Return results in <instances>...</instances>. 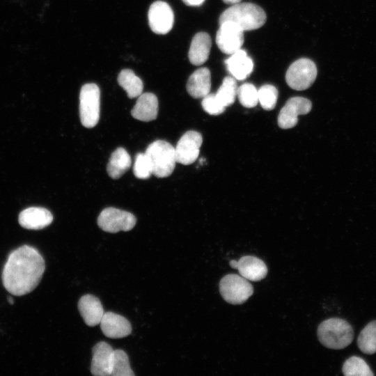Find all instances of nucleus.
Listing matches in <instances>:
<instances>
[{
    "label": "nucleus",
    "mask_w": 376,
    "mask_h": 376,
    "mask_svg": "<svg viewBox=\"0 0 376 376\" xmlns=\"http://www.w3.org/2000/svg\"><path fill=\"white\" fill-rule=\"evenodd\" d=\"M45 269V260L34 247L23 245L8 256L2 272V281L11 295L22 296L40 283Z\"/></svg>",
    "instance_id": "obj_1"
},
{
    "label": "nucleus",
    "mask_w": 376,
    "mask_h": 376,
    "mask_svg": "<svg viewBox=\"0 0 376 376\" xmlns=\"http://www.w3.org/2000/svg\"><path fill=\"white\" fill-rule=\"evenodd\" d=\"M267 16L264 10L252 3H237L225 10L219 18V24L232 22L244 31L260 28Z\"/></svg>",
    "instance_id": "obj_2"
},
{
    "label": "nucleus",
    "mask_w": 376,
    "mask_h": 376,
    "mask_svg": "<svg viewBox=\"0 0 376 376\" xmlns=\"http://www.w3.org/2000/svg\"><path fill=\"white\" fill-rule=\"evenodd\" d=\"M320 342L326 347L340 350L348 346L353 340L354 331L346 320L332 318L322 322L318 328Z\"/></svg>",
    "instance_id": "obj_3"
},
{
    "label": "nucleus",
    "mask_w": 376,
    "mask_h": 376,
    "mask_svg": "<svg viewBox=\"0 0 376 376\" xmlns=\"http://www.w3.org/2000/svg\"><path fill=\"white\" fill-rule=\"evenodd\" d=\"M145 153L155 176L166 178L173 173L177 162L175 148L171 143L162 140L155 141L148 146Z\"/></svg>",
    "instance_id": "obj_4"
},
{
    "label": "nucleus",
    "mask_w": 376,
    "mask_h": 376,
    "mask_svg": "<svg viewBox=\"0 0 376 376\" xmlns=\"http://www.w3.org/2000/svg\"><path fill=\"white\" fill-rule=\"evenodd\" d=\"M100 91L93 83L84 84L79 94V116L81 124L87 127H95L100 119Z\"/></svg>",
    "instance_id": "obj_5"
},
{
    "label": "nucleus",
    "mask_w": 376,
    "mask_h": 376,
    "mask_svg": "<svg viewBox=\"0 0 376 376\" xmlns=\"http://www.w3.org/2000/svg\"><path fill=\"white\" fill-rule=\"evenodd\" d=\"M219 292L226 301L237 305L244 303L253 295V288L241 275L230 274L221 279Z\"/></svg>",
    "instance_id": "obj_6"
},
{
    "label": "nucleus",
    "mask_w": 376,
    "mask_h": 376,
    "mask_svg": "<svg viewBox=\"0 0 376 376\" xmlns=\"http://www.w3.org/2000/svg\"><path fill=\"white\" fill-rule=\"evenodd\" d=\"M317 68L313 61L302 58L293 62L285 74V81L292 89L303 91L308 88L317 77Z\"/></svg>",
    "instance_id": "obj_7"
},
{
    "label": "nucleus",
    "mask_w": 376,
    "mask_h": 376,
    "mask_svg": "<svg viewBox=\"0 0 376 376\" xmlns=\"http://www.w3.org/2000/svg\"><path fill=\"white\" fill-rule=\"evenodd\" d=\"M136 219L132 213L115 207L104 209L97 218V225L104 231L116 233L132 229Z\"/></svg>",
    "instance_id": "obj_8"
},
{
    "label": "nucleus",
    "mask_w": 376,
    "mask_h": 376,
    "mask_svg": "<svg viewBox=\"0 0 376 376\" xmlns=\"http://www.w3.org/2000/svg\"><path fill=\"white\" fill-rule=\"evenodd\" d=\"M216 43L223 53L231 55L241 49L244 43V31L232 22H224L219 24Z\"/></svg>",
    "instance_id": "obj_9"
},
{
    "label": "nucleus",
    "mask_w": 376,
    "mask_h": 376,
    "mask_svg": "<svg viewBox=\"0 0 376 376\" xmlns=\"http://www.w3.org/2000/svg\"><path fill=\"white\" fill-rule=\"evenodd\" d=\"M148 17L150 28L157 34H166L173 28L174 14L166 2L157 1L152 3L150 6Z\"/></svg>",
    "instance_id": "obj_10"
},
{
    "label": "nucleus",
    "mask_w": 376,
    "mask_h": 376,
    "mask_svg": "<svg viewBox=\"0 0 376 376\" xmlns=\"http://www.w3.org/2000/svg\"><path fill=\"white\" fill-rule=\"evenodd\" d=\"M202 142L199 132L194 130L185 132L175 147L176 162L184 165L194 163L199 155Z\"/></svg>",
    "instance_id": "obj_11"
},
{
    "label": "nucleus",
    "mask_w": 376,
    "mask_h": 376,
    "mask_svg": "<svg viewBox=\"0 0 376 376\" xmlns=\"http://www.w3.org/2000/svg\"><path fill=\"white\" fill-rule=\"evenodd\" d=\"M311 108V102L307 98L303 97L290 98L279 112V126L282 129L295 127L298 122V116L307 114Z\"/></svg>",
    "instance_id": "obj_12"
},
{
    "label": "nucleus",
    "mask_w": 376,
    "mask_h": 376,
    "mask_svg": "<svg viewBox=\"0 0 376 376\" xmlns=\"http://www.w3.org/2000/svg\"><path fill=\"white\" fill-rule=\"evenodd\" d=\"M112 347L106 342L97 343L93 347L91 372L95 376H110L111 360L113 353Z\"/></svg>",
    "instance_id": "obj_13"
},
{
    "label": "nucleus",
    "mask_w": 376,
    "mask_h": 376,
    "mask_svg": "<svg viewBox=\"0 0 376 376\" xmlns=\"http://www.w3.org/2000/svg\"><path fill=\"white\" fill-rule=\"evenodd\" d=\"M100 324L103 334L111 338H124L132 332L128 320L113 312L104 313Z\"/></svg>",
    "instance_id": "obj_14"
},
{
    "label": "nucleus",
    "mask_w": 376,
    "mask_h": 376,
    "mask_svg": "<svg viewBox=\"0 0 376 376\" xmlns=\"http://www.w3.org/2000/svg\"><path fill=\"white\" fill-rule=\"evenodd\" d=\"M53 221L52 213L40 207H31L22 210L18 217L20 226L29 230H40L49 226Z\"/></svg>",
    "instance_id": "obj_15"
},
{
    "label": "nucleus",
    "mask_w": 376,
    "mask_h": 376,
    "mask_svg": "<svg viewBox=\"0 0 376 376\" xmlns=\"http://www.w3.org/2000/svg\"><path fill=\"white\" fill-rule=\"evenodd\" d=\"M78 309L85 323L90 327L99 324L104 313L100 299L89 294L79 299Z\"/></svg>",
    "instance_id": "obj_16"
},
{
    "label": "nucleus",
    "mask_w": 376,
    "mask_h": 376,
    "mask_svg": "<svg viewBox=\"0 0 376 376\" xmlns=\"http://www.w3.org/2000/svg\"><path fill=\"white\" fill-rule=\"evenodd\" d=\"M228 72L236 80L245 79L253 71V63L246 51L240 49L225 61Z\"/></svg>",
    "instance_id": "obj_17"
},
{
    "label": "nucleus",
    "mask_w": 376,
    "mask_h": 376,
    "mask_svg": "<svg viewBox=\"0 0 376 376\" xmlns=\"http://www.w3.org/2000/svg\"><path fill=\"white\" fill-rule=\"evenodd\" d=\"M158 113V100L152 93H141L131 111L133 118L141 121L149 122L156 119Z\"/></svg>",
    "instance_id": "obj_18"
},
{
    "label": "nucleus",
    "mask_w": 376,
    "mask_h": 376,
    "mask_svg": "<svg viewBox=\"0 0 376 376\" xmlns=\"http://www.w3.org/2000/svg\"><path fill=\"white\" fill-rule=\"evenodd\" d=\"M188 93L194 98H203L210 92L211 73L208 68H201L189 77L187 85Z\"/></svg>",
    "instance_id": "obj_19"
},
{
    "label": "nucleus",
    "mask_w": 376,
    "mask_h": 376,
    "mask_svg": "<svg viewBox=\"0 0 376 376\" xmlns=\"http://www.w3.org/2000/svg\"><path fill=\"white\" fill-rule=\"evenodd\" d=\"M237 269L242 276L252 281H260L267 274L265 263L261 259L252 256H245L237 260Z\"/></svg>",
    "instance_id": "obj_20"
},
{
    "label": "nucleus",
    "mask_w": 376,
    "mask_h": 376,
    "mask_svg": "<svg viewBox=\"0 0 376 376\" xmlns=\"http://www.w3.org/2000/svg\"><path fill=\"white\" fill-rule=\"evenodd\" d=\"M211 46L212 41L208 33H197L192 38L189 50L190 63L194 65H201L205 63L209 57Z\"/></svg>",
    "instance_id": "obj_21"
},
{
    "label": "nucleus",
    "mask_w": 376,
    "mask_h": 376,
    "mask_svg": "<svg viewBox=\"0 0 376 376\" xmlns=\"http://www.w3.org/2000/svg\"><path fill=\"white\" fill-rule=\"evenodd\" d=\"M131 164L128 152L123 148H118L111 155L107 171L111 178L118 179L130 169Z\"/></svg>",
    "instance_id": "obj_22"
},
{
    "label": "nucleus",
    "mask_w": 376,
    "mask_h": 376,
    "mask_svg": "<svg viewBox=\"0 0 376 376\" xmlns=\"http://www.w3.org/2000/svg\"><path fill=\"white\" fill-rule=\"evenodd\" d=\"M118 84L126 91L128 97H138L143 92L141 79L130 69H124L118 76Z\"/></svg>",
    "instance_id": "obj_23"
},
{
    "label": "nucleus",
    "mask_w": 376,
    "mask_h": 376,
    "mask_svg": "<svg viewBox=\"0 0 376 376\" xmlns=\"http://www.w3.org/2000/svg\"><path fill=\"white\" fill-rule=\"evenodd\" d=\"M357 345L364 354H373L376 352V320L370 322L361 331Z\"/></svg>",
    "instance_id": "obj_24"
},
{
    "label": "nucleus",
    "mask_w": 376,
    "mask_h": 376,
    "mask_svg": "<svg viewBox=\"0 0 376 376\" xmlns=\"http://www.w3.org/2000/svg\"><path fill=\"white\" fill-rule=\"evenodd\" d=\"M236 79L232 76L224 77L222 84L215 93L216 97L224 107L233 104L237 93Z\"/></svg>",
    "instance_id": "obj_25"
},
{
    "label": "nucleus",
    "mask_w": 376,
    "mask_h": 376,
    "mask_svg": "<svg viewBox=\"0 0 376 376\" xmlns=\"http://www.w3.org/2000/svg\"><path fill=\"white\" fill-rule=\"evenodd\" d=\"M342 371L345 376H373L368 363L361 357L352 356L343 363Z\"/></svg>",
    "instance_id": "obj_26"
},
{
    "label": "nucleus",
    "mask_w": 376,
    "mask_h": 376,
    "mask_svg": "<svg viewBox=\"0 0 376 376\" xmlns=\"http://www.w3.org/2000/svg\"><path fill=\"white\" fill-rule=\"evenodd\" d=\"M111 376H134L129 358L126 352L122 350H114L111 360ZM110 375V376H111Z\"/></svg>",
    "instance_id": "obj_27"
},
{
    "label": "nucleus",
    "mask_w": 376,
    "mask_h": 376,
    "mask_svg": "<svg viewBox=\"0 0 376 376\" xmlns=\"http://www.w3.org/2000/svg\"><path fill=\"white\" fill-rule=\"evenodd\" d=\"M237 96L241 104L246 108L254 107L258 103V90L250 83L243 84L238 87Z\"/></svg>",
    "instance_id": "obj_28"
},
{
    "label": "nucleus",
    "mask_w": 376,
    "mask_h": 376,
    "mask_svg": "<svg viewBox=\"0 0 376 376\" xmlns=\"http://www.w3.org/2000/svg\"><path fill=\"white\" fill-rule=\"evenodd\" d=\"M258 102L264 109L272 110L276 104L278 91L273 85H263L258 90Z\"/></svg>",
    "instance_id": "obj_29"
},
{
    "label": "nucleus",
    "mask_w": 376,
    "mask_h": 376,
    "mask_svg": "<svg viewBox=\"0 0 376 376\" xmlns=\"http://www.w3.org/2000/svg\"><path fill=\"white\" fill-rule=\"evenodd\" d=\"M134 175L139 179H147L152 174V166L146 153H138L133 168Z\"/></svg>",
    "instance_id": "obj_30"
},
{
    "label": "nucleus",
    "mask_w": 376,
    "mask_h": 376,
    "mask_svg": "<svg viewBox=\"0 0 376 376\" xmlns=\"http://www.w3.org/2000/svg\"><path fill=\"white\" fill-rule=\"evenodd\" d=\"M201 105L204 111L210 115L221 114L226 109V107L220 102L215 93H210L205 96L202 100Z\"/></svg>",
    "instance_id": "obj_31"
},
{
    "label": "nucleus",
    "mask_w": 376,
    "mask_h": 376,
    "mask_svg": "<svg viewBox=\"0 0 376 376\" xmlns=\"http://www.w3.org/2000/svg\"><path fill=\"white\" fill-rule=\"evenodd\" d=\"M186 5L189 6H199L202 5L205 0H182Z\"/></svg>",
    "instance_id": "obj_32"
},
{
    "label": "nucleus",
    "mask_w": 376,
    "mask_h": 376,
    "mask_svg": "<svg viewBox=\"0 0 376 376\" xmlns=\"http://www.w3.org/2000/svg\"><path fill=\"white\" fill-rule=\"evenodd\" d=\"M222 1H223L224 3H227V4H231V5H233V4L240 3L242 0H222Z\"/></svg>",
    "instance_id": "obj_33"
},
{
    "label": "nucleus",
    "mask_w": 376,
    "mask_h": 376,
    "mask_svg": "<svg viewBox=\"0 0 376 376\" xmlns=\"http://www.w3.org/2000/svg\"><path fill=\"white\" fill-rule=\"evenodd\" d=\"M229 264H230V266L232 268L237 269V260H232L230 261Z\"/></svg>",
    "instance_id": "obj_34"
},
{
    "label": "nucleus",
    "mask_w": 376,
    "mask_h": 376,
    "mask_svg": "<svg viewBox=\"0 0 376 376\" xmlns=\"http://www.w3.org/2000/svg\"><path fill=\"white\" fill-rule=\"evenodd\" d=\"M8 301L10 304L13 305L14 304L13 299L11 297H8Z\"/></svg>",
    "instance_id": "obj_35"
}]
</instances>
